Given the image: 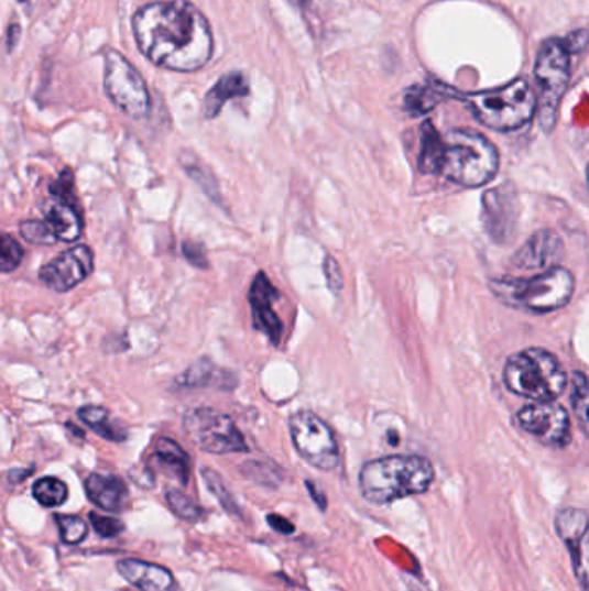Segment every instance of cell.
Masks as SVG:
<instances>
[{
    "instance_id": "obj_37",
    "label": "cell",
    "mask_w": 589,
    "mask_h": 591,
    "mask_svg": "<svg viewBox=\"0 0 589 591\" xmlns=\"http://www.w3.org/2000/svg\"><path fill=\"white\" fill-rule=\"evenodd\" d=\"M182 253H184L185 260L196 269L206 270L209 266L208 253L203 242L185 241L182 244Z\"/></svg>"
},
{
    "instance_id": "obj_19",
    "label": "cell",
    "mask_w": 589,
    "mask_h": 591,
    "mask_svg": "<svg viewBox=\"0 0 589 591\" xmlns=\"http://www.w3.org/2000/svg\"><path fill=\"white\" fill-rule=\"evenodd\" d=\"M249 94L248 78L241 72L229 73L225 75L217 85L206 94L205 97V117L208 120L217 118L221 108L233 97H246Z\"/></svg>"
},
{
    "instance_id": "obj_3",
    "label": "cell",
    "mask_w": 589,
    "mask_h": 591,
    "mask_svg": "<svg viewBox=\"0 0 589 591\" xmlns=\"http://www.w3.org/2000/svg\"><path fill=\"white\" fill-rule=\"evenodd\" d=\"M490 289L503 305L533 314H549L569 305L576 291V278L570 270L558 265L533 277L493 278Z\"/></svg>"
},
{
    "instance_id": "obj_32",
    "label": "cell",
    "mask_w": 589,
    "mask_h": 591,
    "mask_svg": "<svg viewBox=\"0 0 589 591\" xmlns=\"http://www.w3.org/2000/svg\"><path fill=\"white\" fill-rule=\"evenodd\" d=\"M21 238L32 244L51 245L57 241L56 233L45 220H24L20 226Z\"/></svg>"
},
{
    "instance_id": "obj_5",
    "label": "cell",
    "mask_w": 589,
    "mask_h": 591,
    "mask_svg": "<svg viewBox=\"0 0 589 591\" xmlns=\"http://www.w3.org/2000/svg\"><path fill=\"white\" fill-rule=\"evenodd\" d=\"M500 168V153L497 145L482 133L470 129H455L445 138L443 151V177L457 186H486L497 177Z\"/></svg>"
},
{
    "instance_id": "obj_42",
    "label": "cell",
    "mask_w": 589,
    "mask_h": 591,
    "mask_svg": "<svg viewBox=\"0 0 589 591\" xmlns=\"http://www.w3.org/2000/svg\"><path fill=\"white\" fill-rule=\"evenodd\" d=\"M32 472L33 471H17V469H14V471L9 472V481L14 484L21 483V481H23L26 475L32 474Z\"/></svg>"
},
{
    "instance_id": "obj_24",
    "label": "cell",
    "mask_w": 589,
    "mask_h": 591,
    "mask_svg": "<svg viewBox=\"0 0 589 591\" xmlns=\"http://www.w3.org/2000/svg\"><path fill=\"white\" fill-rule=\"evenodd\" d=\"M78 417L81 418V423L96 430L100 438L108 439V441L121 442L129 436L124 427L112 417L111 412L106 411L105 406H84L78 411Z\"/></svg>"
},
{
    "instance_id": "obj_22",
    "label": "cell",
    "mask_w": 589,
    "mask_h": 591,
    "mask_svg": "<svg viewBox=\"0 0 589 591\" xmlns=\"http://www.w3.org/2000/svg\"><path fill=\"white\" fill-rule=\"evenodd\" d=\"M178 386L182 387H221V390H232L237 381L229 372L221 371L209 360H199L194 363L189 371L177 379Z\"/></svg>"
},
{
    "instance_id": "obj_4",
    "label": "cell",
    "mask_w": 589,
    "mask_h": 591,
    "mask_svg": "<svg viewBox=\"0 0 589 591\" xmlns=\"http://www.w3.org/2000/svg\"><path fill=\"white\" fill-rule=\"evenodd\" d=\"M578 36L579 32H576L569 39H549L537 53L534 68L537 81V118L546 133L557 125L561 97L566 94L572 73V53L588 44V33H585L582 39Z\"/></svg>"
},
{
    "instance_id": "obj_13",
    "label": "cell",
    "mask_w": 589,
    "mask_h": 591,
    "mask_svg": "<svg viewBox=\"0 0 589 591\" xmlns=\"http://www.w3.org/2000/svg\"><path fill=\"white\" fill-rule=\"evenodd\" d=\"M555 529L569 548L572 571L582 590L589 591V515L581 508L566 507L557 512Z\"/></svg>"
},
{
    "instance_id": "obj_14",
    "label": "cell",
    "mask_w": 589,
    "mask_h": 591,
    "mask_svg": "<svg viewBox=\"0 0 589 591\" xmlns=\"http://www.w3.org/2000/svg\"><path fill=\"white\" fill-rule=\"evenodd\" d=\"M94 272V253L89 245H75L42 266L39 277L56 293H68Z\"/></svg>"
},
{
    "instance_id": "obj_33",
    "label": "cell",
    "mask_w": 589,
    "mask_h": 591,
    "mask_svg": "<svg viewBox=\"0 0 589 591\" xmlns=\"http://www.w3.org/2000/svg\"><path fill=\"white\" fill-rule=\"evenodd\" d=\"M23 258L24 250L20 242L11 238L9 233H4L2 241H0V269L2 272L9 274L12 270L18 269V265L23 262Z\"/></svg>"
},
{
    "instance_id": "obj_12",
    "label": "cell",
    "mask_w": 589,
    "mask_h": 591,
    "mask_svg": "<svg viewBox=\"0 0 589 591\" xmlns=\"http://www.w3.org/2000/svg\"><path fill=\"white\" fill-rule=\"evenodd\" d=\"M521 203L512 184H501L482 196V226L497 244H510L517 236Z\"/></svg>"
},
{
    "instance_id": "obj_26",
    "label": "cell",
    "mask_w": 589,
    "mask_h": 591,
    "mask_svg": "<svg viewBox=\"0 0 589 591\" xmlns=\"http://www.w3.org/2000/svg\"><path fill=\"white\" fill-rule=\"evenodd\" d=\"M33 499L41 503L42 507H61L68 500V486L57 478H42L33 484Z\"/></svg>"
},
{
    "instance_id": "obj_10",
    "label": "cell",
    "mask_w": 589,
    "mask_h": 591,
    "mask_svg": "<svg viewBox=\"0 0 589 591\" xmlns=\"http://www.w3.org/2000/svg\"><path fill=\"white\" fill-rule=\"evenodd\" d=\"M105 89L112 105L130 118L139 120L149 113L151 99L148 85L141 73L118 51H109L106 54Z\"/></svg>"
},
{
    "instance_id": "obj_16",
    "label": "cell",
    "mask_w": 589,
    "mask_h": 591,
    "mask_svg": "<svg viewBox=\"0 0 589 591\" xmlns=\"http://www.w3.org/2000/svg\"><path fill=\"white\" fill-rule=\"evenodd\" d=\"M277 298L279 291L272 286L269 275L260 272L249 291V303L253 306L254 327L265 332L275 347L281 344L282 330H284L281 317L273 311V302Z\"/></svg>"
},
{
    "instance_id": "obj_9",
    "label": "cell",
    "mask_w": 589,
    "mask_h": 591,
    "mask_svg": "<svg viewBox=\"0 0 589 591\" xmlns=\"http://www.w3.org/2000/svg\"><path fill=\"white\" fill-rule=\"evenodd\" d=\"M291 439L294 448L309 466L320 471H334L341 455L332 429L309 411L296 412L290 418Z\"/></svg>"
},
{
    "instance_id": "obj_23",
    "label": "cell",
    "mask_w": 589,
    "mask_h": 591,
    "mask_svg": "<svg viewBox=\"0 0 589 591\" xmlns=\"http://www.w3.org/2000/svg\"><path fill=\"white\" fill-rule=\"evenodd\" d=\"M421 156H418V169L424 175L441 174L443 151H445V138L439 135L430 121H425L421 129Z\"/></svg>"
},
{
    "instance_id": "obj_1",
    "label": "cell",
    "mask_w": 589,
    "mask_h": 591,
    "mask_svg": "<svg viewBox=\"0 0 589 591\" xmlns=\"http://www.w3.org/2000/svg\"><path fill=\"white\" fill-rule=\"evenodd\" d=\"M133 35L141 53L170 72H197L211 59L209 21L187 0H161L139 9Z\"/></svg>"
},
{
    "instance_id": "obj_8",
    "label": "cell",
    "mask_w": 589,
    "mask_h": 591,
    "mask_svg": "<svg viewBox=\"0 0 589 591\" xmlns=\"http://www.w3.org/2000/svg\"><path fill=\"white\" fill-rule=\"evenodd\" d=\"M184 429L203 451L215 455L246 453L248 441L229 415L199 406L184 415Z\"/></svg>"
},
{
    "instance_id": "obj_45",
    "label": "cell",
    "mask_w": 589,
    "mask_h": 591,
    "mask_svg": "<svg viewBox=\"0 0 589 591\" xmlns=\"http://www.w3.org/2000/svg\"><path fill=\"white\" fill-rule=\"evenodd\" d=\"M20 2H24V0H20Z\"/></svg>"
},
{
    "instance_id": "obj_2",
    "label": "cell",
    "mask_w": 589,
    "mask_h": 591,
    "mask_svg": "<svg viewBox=\"0 0 589 591\" xmlns=\"http://www.w3.org/2000/svg\"><path fill=\"white\" fill-rule=\"evenodd\" d=\"M433 462L421 455H390L370 460L361 467V495L375 505H388L396 500L424 495L433 486Z\"/></svg>"
},
{
    "instance_id": "obj_41",
    "label": "cell",
    "mask_w": 589,
    "mask_h": 591,
    "mask_svg": "<svg viewBox=\"0 0 589 591\" xmlns=\"http://www.w3.org/2000/svg\"><path fill=\"white\" fill-rule=\"evenodd\" d=\"M18 36H20V26L18 24H11V29H9V51H12V47L17 45Z\"/></svg>"
},
{
    "instance_id": "obj_11",
    "label": "cell",
    "mask_w": 589,
    "mask_h": 591,
    "mask_svg": "<svg viewBox=\"0 0 589 591\" xmlns=\"http://www.w3.org/2000/svg\"><path fill=\"white\" fill-rule=\"evenodd\" d=\"M517 426L545 447L564 448L572 439L569 412L555 402H533L515 415Z\"/></svg>"
},
{
    "instance_id": "obj_44",
    "label": "cell",
    "mask_w": 589,
    "mask_h": 591,
    "mask_svg": "<svg viewBox=\"0 0 589 591\" xmlns=\"http://www.w3.org/2000/svg\"><path fill=\"white\" fill-rule=\"evenodd\" d=\"M586 180H588V189H589V165H588V168H586Z\"/></svg>"
},
{
    "instance_id": "obj_6",
    "label": "cell",
    "mask_w": 589,
    "mask_h": 591,
    "mask_svg": "<svg viewBox=\"0 0 589 591\" xmlns=\"http://www.w3.org/2000/svg\"><path fill=\"white\" fill-rule=\"evenodd\" d=\"M460 99L482 125L497 132L522 129L537 111V97L525 78H515L498 89L463 94Z\"/></svg>"
},
{
    "instance_id": "obj_17",
    "label": "cell",
    "mask_w": 589,
    "mask_h": 591,
    "mask_svg": "<svg viewBox=\"0 0 589 591\" xmlns=\"http://www.w3.org/2000/svg\"><path fill=\"white\" fill-rule=\"evenodd\" d=\"M118 572L141 591H175L177 583L170 569L139 559H124L117 563Z\"/></svg>"
},
{
    "instance_id": "obj_38",
    "label": "cell",
    "mask_w": 589,
    "mask_h": 591,
    "mask_svg": "<svg viewBox=\"0 0 589 591\" xmlns=\"http://www.w3.org/2000/svg\"><path fill=\"white\" fill-rule=\"evenodd\" d=\"M324 275L325 281H327V286L332 291L334 294H339L345 287V277H342V270L337 263L336 258L325 256L324 262Z\"/></svg>"
},
{
    "instance_id": "obj_31",
    "label": "cell",
    "mask_w": 589,
    "mask_h": 591,
    "mask_svg": "<svg viewBox=\"0 0 589 591\" xmlns=\"http://www.w3.org/2000/svg\"><path fill=\"white\" fill-rule=\"evenodd\" d=\"M203 479H205L206 486L209 488L212 495L217 496L218 502L221 503V507L230 512V514L241 517V508L237 505L221 475L212 471V469H203Z\"/></svg>"
},
{
    "instance_id": "obj_35",
    "label": "cell",
    "mask_w": 589,
    "mask_h": 591,
    "mask_svg": "<svg viewBox=\"0 0 589 591\" xmlns=\"http://www.w3.org/2000/svg\"><path fill=\"white\" fill-rule=\"evenodd\" d=\"M51 193L61 201L69 203V205L77 206V208L80 206L78 205L77 194H75V177H73L72 169H65L61 174L56 184L51 187Z\"/></svg>"
},
{
    "instance_id": "obj_43",
    "label": "cell",
    "mask_w": 589,
    "mask_h": 591,
    "mask_svg": "<svg viewBox=\"0 0 589 591\" xmlns=\"http://www.w3.org/2000/svg\"><path fill=\"white\" fill-rule=\"evenodd\" d=\"M294 4L299 6V8H308L312 4V0H293Z\"/></svg>"
},
{
    "instance_id": "obj_15",
    "label": "cell",
    "mask_w": 589,
    "mask_h": 591,
    "mask_svg": "<svg viewBox=\"0 0 589 591\" xmlns=\"http://www.w3.org/2000/svg\"><path fill=\"white\" fill-rule=\"evenodd\" d=\"M566 253L564 241L554 229L537 230L513 256L512 263L521 270L546 272L558 266Z\"/></svg>"
},
{
    "instance_id": "obj_30",
    "label": "cell",
    "mask_w": 589,
    "mask_h": 591,
    "mask_svg": "<svg viewBox=\"0 0 589 591\" xmlns=\"http://www.w3.org/2000/svg\"><path fill=\"white\" fill-rule=\"evenodd\" d=\"M54 521H56L61 538L66 545L81 544L89 535V526L78 515L56 514Z\"/></svg>"
},
{
    "instance_id": "obj_21",
    "label": "cell",
    "mask_w": 589,
    "mask_h": 591,
    "mask_svg": "<svg viewBox=\"0 0 589 591\" xmlns=\"http://www.w3.org/2000/svg\"><path fill=\"white\" fill-rule=\"evenodd\" d=\"M45 221L51 226L53 232L56 233L57 241L73 242L80 239L84 223H81V217L78 214L77 206L56 199L51 205V208H48Z\"/></svg>"
},
{
    "instance_id": "obj_36",
    "label": "cell",
    "mask_w": 589,
    "mask_h": 591,
    "mask_svg": "<svg viewBox=\"0 0 589 591\" xmlns=\"http://www.w3.org/2000/svg\"><path fill=\"white\" fill-rule=\"evenodd\" d=\"M89 519L97 535L102 536V538H114V536L121 535L124 532L123 523L112 519V517H106V515H99L92 512L89 515Z\"/></svg>"
},
{
    "instance_id": "obj_7",
    "label": "cell",
    "mask_w": 589,
    "mask_h": 591,
    "mask_svg": "<svg viewBox=\"0 0 589 591\" xmlns=\"http://www.w3.org/2000/svg\"><path fill=\"white\" fill-rule=\"evenodd\" d=\"M567 374L557 357L543 348L513 353L503 369V383L522 398L555 402L567 387Z\"/></svg>"
},
{
    "instance_id": "obj_20",
    "label": "cell",
    "mask_w": 589,
    "mask_h": 591,
    "mask_svg": "<svg viewBox=\"0 0 589 591\" xmlns=\"http://www.w3.org/2000/svg\"><path fill=\"white\" fill-rule=\"evenodd\" d=\"M151 462L160 466L166 474L178 479L182 484L189 483L190 460L184 448L173 439L160 438L154 447V455Z\"/></svg>"
},
{
    "instance_id": "obj_39",
    "label": "cell",
    "mask_w": 589,
    "mask_h": 591,
    "mask_svg": "<svg viewBox=\"0 0 589 591\" xmlns=\"http://www.w3.org/2000/svg\"><path fill=\"white\" fill-rule=\"evenodd\" d=\"M266 521H269L270 527L275 529V532L281 533V535H293L294 529H296V527L293 526V523L285 519V517H282V515L270 514L269 517H266Z\"/></svg>"
},
{
    "instance_id": "obj_18",
    "label": "cell",
    "mask_w": 589,
    "mask_h": 591,
    "mask_svg": "<svg viewBox=\"0 0 589 591\" xmlns=\"http://www.w3.org/2000/svg\"><path fill=\"white\" fill-rule=\"evenodd\" d=\"M90 502L102 511L121 512L129 500L127 484L117 475L90 474L85 479Z\"/></svg>"
},
{
    "instance_id": "obj_25",
    "label": "cell",
    "mask_w": 589,
    "mask_h": 591,
    "mask_svg": "<svg viewBox=\"0 0 589 591\" xmlns=\"http://www.w3.org/2000/svg\"><path fill=\"white\" fill-rule=\"evenodd\" d=\"M182 168L185 169V174L189 175L197 186L203 189L206 196L211 197V201L217 203L218 206L223 205V196H221L220 187H218L217 178L206 168L203 163L197 160L194 154L184 153L181 156Z\"/></svg>"
},
{
    "instance_id": "obj_34",
    "label": "cell",
    "mask_w": 589,
    "mask_h": 591,
    "mask_svg": "<svg viewBox=\"0 0 589 591\" xmlns=\"http://www.w3.org/2000/svg\"><path fill=\"white\" fill-rule=\"evenodd\" d=\"M434 94L429 89H422V87H415V89L410 90L405 97L406 109H408L412 114H422L430 111L434 105H436V99H434Z\"/></svg>"
},
{
    "instance_id": "obj_28",
    "label": "cell",
    "mask_w": 589,
    "mask_h": 591,
    "mask_svg": "<svg viewBox=\"0 0 589 591\" xmlns=\"http://www.w3.org/2000/svg\"><path fill=\"white\" fill-rule=\"evenodd\" d=\"M241 472L263 486L277 488L284 479V472L272 460H249L241 466Z\"/></svg>"
},
{
    "instance_id": "obj_40",
    "label": "cell",
    "mask_w": 589,
    "mask_h": 591,
    "mask_svg": "<svg viewBox=\"0 0 589 591\" xmlns=\"http://www.w3.org/2000/svg\"><path fill=\"white\" fill-rule=\"evenodd\" d=\"M306 488H308V493L312 495L313 502L317 503L320 511H327V499H325L324 490L313 481H306Z\"/></svg>"
},
{
    "instance_id": "obj_27",
    "label": "cell",
    "mask_w": 589,
    "mask_h": 591,
    "mask_svg": "<svg viewBox=\"0 0 589 591\" xmlns=\"http://www.w3.org/2000/svg\"><path fill=\"white\" fill-rule=\"evenodd\" d=\"M570 403L579 427L589 438V379L582 372H574Z\"/></svg>"
},
{
    "instance_id": "obj_29",
    "label": "cell",
    "mask_w": 589,
    "mask_h": 591,
    "mask_svg": "<svg viewBox=\"0 0 589 591\" xmlns=\"http://www.w3.org/2000/svg\"><path fill=\"white\" fill-rule=\"evenodd\" d=\"M166 503L168 507L172 508L173 514L181 517L182 521H187V523H197V521L203 519L205 511L200 507L199 503L194 502L189 496L184 495L182 491L178 490H168L166 491Z\"/></svg>"
}]
</instances>
